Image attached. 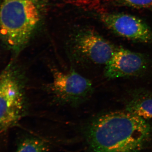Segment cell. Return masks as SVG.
I'll return each instance as SVG.
<instances>
[{
	"mask_svg": "<svg viewBox=\"0 0 152 152\" xmlns=\"http://www.w3.org/2000/svg\"><path fill=\"white\" fill-rule=\"evenodd\" d=\"M151 134L145 120L126 110L96 117L84 131L89 152H139Z\"/></svg>",
	"mask_w": 152,
	"mask_h": 152,
	"instance_id": "obj_1",
	"label": "cell"
},
{
	"mask_svg": "<svg viewBox=\"0 0 152 152\" xmlns=\"http://www.w3.org/2000/svg\"><path fill=\"white\" fill-rule=\"evenodd\" d=\"M48 0H4L0 37L14 58L27 46L43 21Z\"/></svg>",
	"mask_w": 152,
	"mask_h": 152,
	"instance_id": "obj_2",
	"label": "cell"
},
{
	"mask_svg": "<svg viewBox=\"0 0 152 152\" xmlns=\"http://www.w3.org/2000/svg\"><path fill=\"white\" fill-rule=\"evenodd\" d=\"M24 74L13 61L0 73V132L17 124L27 107Z\"/></svg>",
	"mask_w": 152,
	"mask_h": 152,
	"instance_id": "obj_3",
	"label": "cell"
},
{
	"mask_svg": "<svg viewBox=\"0 0 152 152\" xmlns=\"http://www.w3.org/2000/svg\"><path fill=\"white\" fill-rule=\"evenodd\" d=\"M67 49L71 58L77 62L106 65L117 48L95 31L83 28L72 34Z\"/></svg>",
	"mask_w": 152,
	"mask_h": 152,
	"instance_id": "obj_4",
	"label": "cell"
},
{
	"mask_svg": "<svg viewBox=\"0 0 152 152\" xmlns=\"http://www.w3.org/2000/svg\"><path fill=\"white\" fill-rule=\"evenodd\" d=\"M51 71L53 78L46 88L58 102L77 106L92 94V82L75 70L64 72L53 68Z\"/></svg>",
	"mask_w": 152,
	"mask_h": 152,
	"instance_id": "obj_5",
	"label": "cell"
},
{
	"mask_svg": "<svg viewBox=\"0 0 152 152\" xmlns=\"http://www.w3.org/2000/svg\"><path fill=\"white\" fill-rule=\"evenodd\" d=\"M99 18L109 29L131 40L148 42L152 39L150 28L140 19L128 14L102 13Z\"/></svg>",
	"mask_w": 152,
	"mask_h": 152,
	"instance_id": "obj_6",
	"label": "cell"
},
{
	"mask_svg": "<svg viewBox=\"0 0 152 152\" xmlns=\"http://www.w3.org/2000/svg\"><path fill=\"white\" fill-rule=\"evenodd\" d=\"M147 62L142 55L123 48H117L105 66L104 75L109 79L136 76L146 69Z\"/></svg>",
	"mask_w": 152,
	"mask_h": 152,
	"instance_id": "obj_7",
	"label": "cell"
},
{
	"mask_svg": "<svg viewBox=\"0 0 152 152\" xmlns=\"http://www.w3.org/2000/svg\"><path fill=\"white\" fill-rule=\"evenodd\" d=\"M126 110L145 120L152 118V97L134 98L128 104Z\"/></svg>",
	"mask_w": 152,
	"mask_h": 152,
	"instance_id": "obj_8",
	"label": "cell"
},
{
	"mask_svg": "<svg viewBox=\"0 0 152 152\" xmlns=\"http://www.w3.org/2000/svg\"><path fill=\"white\" fill-rule=\"evenodd\" d=\"M48 145L40 139L29 137L19 145L15 152H48Z\"/></svg>",
	"mask_w": 152,
	"mask_h": 152,
	"instance_id": "obj_9",
	"label": "cell"
},
{
	"mask_svg": "<svg viewBox=\"0 0 152 152\" xmlns=\"http://www.w3.org/2000/svg\"><path fill=\"white\" fill-rule=\"evenodd\" d=\"M125 5L138 8H152V0H117Z\"/></svg>",
	"mask_w": 152,
	"mask_h": 152,
	"instance_id": "obj_10",
	"label": "cell"
}]
</instances>
